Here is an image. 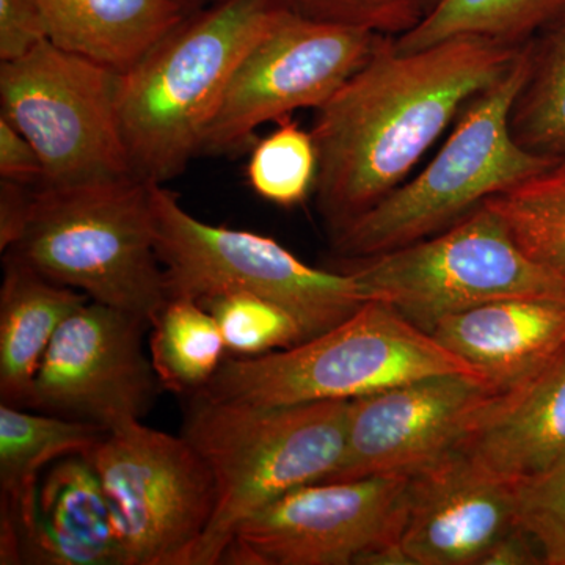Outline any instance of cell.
I'll list each match as a JSON object with an SVG mask.
<instances>
[{
	"label": "cell",
	"mask_w": 565,
	"mask_h": 565,
	"mask_svg": "<svg viewBox=\"0 0 565 565\" xmlns=\"http://www.w3.org/2000/svg\"><path fill=\"white\" fill-rule=\"evenodd\" d=\"M349 403L253 405L192 394L181 435L210 468L215 489L214 514L193 565L222 564L245 520L340 467Z\"/></svg>",
	"instance_id": "3957f363"
},
{
	"label": "cell",
	"mask_w": 565,
	"mask_h": 565,
	"mask_svg": "<svg viewBox=\"0 0 565 565\" xmlns=\"http://www.w3.org/2000/svg\"><path fill=\"white\" fill-rule=\"evenodd\" d=\"M174 2L180 3L182 9L188 11V13H193V11L202 10L204 7L217 2V0H174Z\"/></svg>",
	"instance_id": "836d02e7"
},
{
	"label": "cell",
	"mask_w": 565,
	"mask_h": 565,
	"mask_svg": "<svg viewBox=\"0 0 565 565\" xmlns=\"http://www.w3.org/2000/svg\"><path fill=\"white\" fill-rule=\"evenodd\" d=\"M475 374L392 305L367 300L292 348L225 359L203 396L253 405L352 401L429 375Z\"/></svg>",
	"instance_id": "8992f818"
},
{
	"label": "cell",
	"mask_w": 565,
	"mask_h": 565,
	"mask_svg": "<svg viewBox=\"0 0 565 565\" xmlns=\"http://www.w3.org/2000/svg\"><path fill=\"white\" fill-rule=\"evenodd\" d=\"M85 294L3 255L0 289V397L29 407L33 382L58 327L88 302Z\"/></svg>",
	"instance_id": "44dd1931"
},
{
	"label": "cell",
	"mask_w": 565,
	"mask_h": 565,
	"mask_svg": "<svg viewBox=\"0 0 565 565\" xmlns=\"http://www.w3.org/2000/svg\"><path fill=\"white\" fill-rule=\"evenodd\" d=\"M343 270L362 282L371 299L392 305L427 333L445 316L493 300L565 302V278L534 263L486 203L444 232L351 259Z\"/></svg>",
	"instance_id": "ba28073f"
},
{
	"label": "cell",
	"mask_w": 565,
	"mask_h": 565,
	"mask_svg": "<svg viewBox=\"0 0 565 565\" xmlns=\"http://www.w3.org/2000/svg\"><path fill=\"white\" fill-rule=\"evenodd\" d=\"M152 206L169 299L202 303L222 294H250L291 313L310 338L373 300L345 270L316 269L273 237L200 221L166 185L152 184Z\"/></svg>",
	"instance_id": "52a82bcc"
},
{
	"label": "cell",
	"mask_w": 565,
	"mask_h": 565,
	"mask_svg": "<svg viewBox=\"0 0 565 565\" xmlns=\"http://www.w3.org/2000/svg\"><path fill=\"white\" fill-rule=\"evenodd\" d=\"M277 121V128L255 141L247 163V180L266 202L292 207L315 192L318 152L311 131L292 120Z\"/></svg>",
	"instance_id": "484cf974"
},
{
	"label": "cell",
	"mask_w": 565,
	"mask_h": 565,
	"mask_svg": "<svg viewBox=\"0 0 565 565\" xmlns=\"http://www.w3.org/2000/svg\"><path fill=\"white\" fill-rule=\"evenodd\" d=\"M17 546L20 564L128 565L109 498L87 456H65L44 470Z\"/></svg>",
	"instance_id": "e0dca14e"
},
{
	"label": "cell",
	"mask_w": 565,
	"mask_h": 565,
	"mask_svg": "<svg viewBox=\"0 0 565 565\" xmlns=\"http://www.w3.org/2000/svg\"><path fill=\"white\" fill-rule=\"evenodd\" d=\"M537 564H544L537 542L534 541L533 535L516 525L490 548L481 565Z\"/></svg>",
	"instance_id": "d6a6232c"
},
{
	"label": "cell",
	"mask_w": 565,
	"mask_h": 565,
	"mask_svg": "<svg viewBox=\"0 0 565 565\" xmlns=\"http://www.w3.org/2000/svg\"><path fill=\"white\" fill-rule=\"evenodd\" d=\"M104 487L128 565H193L212 514L210 468L182 435L137 422L87 455Z\"/></svg>",
	"instance_id": "30bf717a"
},
{
	"label": "cell",
	"mask_w": 565,
	"mask_h": 565,
	"mask_svg": "<svg viewBox=\"0 0 565 565\" xmlns=\"http://www.w3.org/2000/svg\"><path fill=\"white\" fill-rule=\"evenodd\" d=\"M565 17V0H433L412 31L394 39L399 51L476 36L523 46Z\"/></svg>",
	"instance_id": "7402d4cb"
},
{
	"label": "cell",
	"mask_w": 565,
	"mask_h": 565,
	"mask_svg": "<svg viewBox=\"0 0 565 565\" xmlns=\"http://www.w3.org/2000/svg\"><path fill=\"white\" fill-rule=\"evenodd\" d=\"M514 526V484L452 449L411 476L401 550L407 565H481Z\"/></svg>",
	"instance_id": "9a60e30c"
},
{
	"label": "cell",
	"mask_w": 565,
	"mask_h": 565,
	"mask_svg": "<svg viewBox=\"0 0 565 565\" xmlns=\"http://www.w3.org/2000/svg\"><path fill=\"white\" fill-rule=\"evenodd\" d=\"M429 333L501 392L564 348L565 302L541 297L493 300L445 316Z\"/></svg>",
	"instance_id": "ac0fdd59"
},
{
	"label": "cell",
	"mask_w": 565,
	"mask_h": 565,
	"mask_svg": "<svg viewBox=\"0 0 565 565\" xmlns=\"http://www.w3.org/2000/svg\"><path fill=\"white\" fill-rule=\"evenodd\" d=\"M456 449L509 484L564 456L565 345L533 373L493 393Z\"/></svg>",
	"instance_id": "2e32d148"
},
{
	"label": "cell",
	"mask_w": 565,
	"mask_h": 565,
	"mask_svg": "<svg viewBox=\"0 0 565 565\" xmlns=\"http://www.w3.org/2000/svg\"><path fill=\"white\" fill-rule=\"evenodd\" d=\"M0 180L33 188L44 182V167L35 147L3 117H0Z\"/></svg>",
	"instance_id": "4dcf8cb0"
},
{
	"label": "cell",
	"mask_w": 565,
	"mask_h": 565,
	"mask_svg": "<svg viewBox=\"0 0 565 565\" xmlns=\"http://www.w3.org/2000/svg\"><path fill=\"white\" fill-rule=\"evenodd\" d=\"M493 393L481 375L451 373L352 399L344 457L326 481L411 478L456 449Z\"/></svg>",
	"instance_id": "5bb4252c"
},
{
	"label": "cell",
	"mask_w": 565,
	"mask_h": 565,
	"mask_svg": "<svg viewBox=\"0 0 565 565\" xmlns=\"http://www.w3.org/2000/svg\"><path fill=\"white\" fill-rule=\"evenodd\" d=\"M381 36L282 11L234 70L202 154H237L255 145L259 126L319 109L362 68Z\"/></svg>",
	"instance_id": "7c38bea8"
},
{
	"label": "cell",
	"mask_w": 565,
	"mask_h": 565,
	"mask_svg": "<svg viewBox=\"0 0 565 565\" xmlns=\"http://www.w3.org/2000/svg\"><path fill=\"white\" fill-rule=\"evenodd\" d=\"M200 305L214 316L226 349L236 356L281 351L310 338L291 313L262 297L230 292Z\"/></svg>",
	"instance_id": "4316f807"
},
{
	"label": "cell",
	"mask_w": 565,
	"mask_h": 565,
	"mask_svg": "<svg viewBox=\"0 0 565 565\" xmlns=\"http://www.w3.org/2000/svg\"><path fill=\"white\" fill-rule=\"evenodd\" d=\"M51 43L117 73L131 70L188 17L174 0H36Z\"/></svg>",
	"instance_id": "ffe728a7"
},
{
	"label": "cell",
	"mask_w": 565,
	"mask_h": 565,
	"mask_svg": "<svg viewBox=\"0 0 565 565\" xmlns=\"http://www.w3.org/2000/svg\"><path fill=\"white\" fill-rule=\"evenodd\" d=\"M408 484V476H371L294 489L237 527L222 564L407 565Z\"/></svg>",
	"instance_id": "8fae6325"
},
{
	"label": "cell",
	"mask_w": 565,
	"mask_h": 565,
	"mask_svg": "<svg viewBox=\"0 0 565 565\" xmlns=\"http://www.w3.org/2000/svg\"><path fill=\"white\" fill-rule=\"evenodd\" d=\"M516 143L535 154L565 156V17L531 41V68L511 111Z\"/></svg>",
	"instance_id": "cb8c5ba5"
},
{
	"label": "cell",
	"mask_w": 565,
	"mask_h": 565,
	"mask_svg": "<svg viewBox=\"0 0 565 565\" xmlns=\"http://www.w3.org/2000/svg\"><path fill=\"white\" fill-rule=\"evenodd\" d=\"M299 17L327 24L404 35L423 20L433 0H281Z\"/></svg>",
	"instance_id": "f1b7e54d"
},
{
	"label": "cell",
	"mask_w": 565,
	"mask_h": 565,
	"mask_svg": "<svg viewBox=\"0 0 565 565\" xmlns=\"http://www.w3.org/2000/svg\"><path fill=\"white\" fill-rule=\"evenodd\" d=\"M118 81L117 71L50 40L18 61L0 62V117L35 147L43 184L132 174L118 117Z\"/></svg>",
	"instance_id": "9c48e42d"
},
{
	"label": "cell",
	"mask_w": 565,
	"mask_h": 565,
	"mask_svg": "<svg viewBox=\"0 0 565 565\" xmlns=\"http://www.w3.org/2000/svg\"><path fill=\"white\" fill-rule=\"evenodd\" d=\"M150 359L163 388L195 394L225 360V340L214 316L195 300L172 297L151 321Z\"/></svg>",
	"instance_id": "603a6c76"
},
{
	"label": "cell",
	"mask_w": 565,
	"mask_h": 565,
	"mask_svg": "<svg viewBox=\"0 0 565 565\" xmlns=\"http://www.w3.org/2000/svg\"><path fill=\"white\" fill-rule=\"evenodd\" d=\"M33 189V185L0 180V252L9 250L17 239L31 204Z\"/></svg>",
	"instance_id": "1f68e13d"
},
{
	"label": "cell",
	"mask_w": 565,
	"mask_h": 565,
	"mask_svg": "<svg viewBox=\"0 0 565 565\" xmlns=\"http://www.w3.org/2000/svg\"><path fill=\"white\" fill-rule=\"evenodd\" d=\"M47 40L36 0H0V62L18 61Z\"/></svg>",
	"instance_id": "f546056e"
},
{
	"label": "cell",
	"mask_w": 565,
	"mask_h": 565,
	"mask_svg": "<svg viewBox=\"0 0 565 565\" xmlns=\"http://www.w3.org/2000/svg\"><path fill=\"white\" fill-rule=\"evenodd\" d=\"M523 46L476 36L399 51L382 35L371 57L315 110V196L332 233L371 210L408 174Z\"/></svg>",
	"instance_id": "6da1fadb"
},
{
	"label": "cell",
	"mask_w": 565,
	"mask_h": 565,
	"mask_svg": "<svg viewBox=\"0 0 565 565\" xmlns=\"http://www.w3.org/2000/svg\"><path fill=\"white\" fill-rule=\"evenodd\" d=\"M516 525L533 535L544 564L565 565V455L515 482Z\"/></svg>",
	"instance_id": "83f0119b"
},
{
	"label": "cell",
	"mask_w": 565,
	"mask_h": 565,
	"mask_svg": "<svg viewBox=\"0 0 565 565\" xmlns=\"http://www.w3.org/2000/svg\"><path fill=\"white\" fill-rule=\"evenodd\" d=\"M106 434L95 424L0 405V563H18V531L32 514L44 470L62 457L87 456Z\"/></svg>",
	"instance_id": "d6986e66"
},
{
	"label": "cell",
	"mask_w": 565,
	"mask_h": 565,
	"mask_svg": "<svg viewBox=\"0 0 565 565\" xmlns=\"http://www.w3.org/2000/svg\"><path fill=\"white\" fill-rule=\"evenodd\" d=\"M2 255L150 326L169 300L152 184L132 174L36 185L20 233Z\"/></svg>",
	"instance_id": "277c9868"
},
{
	"label": "cell",
	"mask_w": 565,
	"mask_h": 565,
	"mask_svg": "<svg viewBox=\"0 0 565 565\" xmlns=\"http://www.w3.org/2000/svg\"><path fill=\"white\" fill-rule=\"evenodd\" d=\"M286 10L281 0H217L120 74L118 117L134 177L166 185L202 154L234 70Z\"/></svg>",
	"instance_id": "7a4b0ae2"
},
{
	"label": "cell",
	"mask_w": 565,
	"mask_h": 565,
	"mask_svg": "<svg viewBox=\"0 0 565 565\" xmlns=\"http://www.w3.org/2000/svg\"><path fill=\"white\" fill-rule=\"evenodd\" d=\"M486 204L534 263L565 278V156Z\"/></svg>",
	"instance_id": "d4e9b609"
},
{
	"label": "cell",
	"mask_w": 565,
	"mask_h": 565,
	"mask_svg": "<svg viewBox=\"0 0 565 565\" xmlns=\"http://www.w3.org/2000/svg\"><path fill=\"white\" fill-rule=\"evenodd\" d=\"M148 327L128 311L93 300L82 305L52 338L28 408L106 433L141 422L161 386L143 351Z\"/></svg>",
	"instance_id": "4fadbf2b"
},
{
	"label": "cell",
	"mask_w": 565,
	"mask_h": 565,
	"mask_svg": "<svg viewBox=\"0 0 565 565\" xmlns=\"http://www.w3.org/2000/svg\"><path fill=\"white\" fill-rule=\"evenodd\" d=\"M531 68V41L494 84L457 117L433 161L371 210L333 234L349 259L370 258L444 232L490 196L555 166L516 143L511 111Z\"/></svg>",
	"instance_id": "5b68a950"
}]
</instances>
